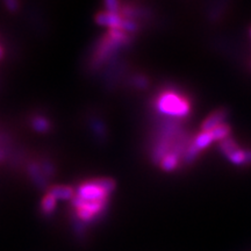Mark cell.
Instances as JSON below:
<instances>
[{
  "mask_svg": "<svg viewBox=\"0 0 251 251\" xmlns=\"http://www.w3.org/2000/svg\"><path fill=\"white\" fill-rule=\"evenodd\" d=\"M156 107L162 114L172 118H185L191 111V105L183 94L175 91H165L157 98Z\"/></svg>",
  "mask_w": 251,
  "mask_h": 251,
  "instance_id": "cell-1",
  "label": "cell"
},
{
  "mask_svg": "<svg viewBox=\"0 0 251 251\" xmlns=\"http://www.w3.org/2000/svg\"><path fill=\"white\" fill-rule=\"evenodd\" d=\"M109 194L100 186L98 179L85 181L77 188L76 198L77 200L84 202H98L108 200Z\"/></svg>",
  "mask_w": 251,
  "mask_h": 251,
  "instance_id": "cell-2",
  "label": "cell"
},
{
  "mask_svg": "<svg viewBox=\"0 0 251 251\" xmlns=\"http://www.w3.org/2000/svg\"><path fill=\"white\" fill-rule=\"evenodd\" d=\"M220 148L224 155L234 165L251 164V150H243L231 139H227L220 143Z\"/></svg>",
  "mask_w": 251,
  "mask_h": 251,
  "instance_id": "cell-3",
  "label": "cell"
},
{
  "mask_svg": "<svg viewBox=\"0 0 251 251\" xmlns=\"http://www.w3.org/2000/svg\"><path fill=\"white\" fill-rule=\"evenodd\" d=\"M125 19L119 13H111V12H101L96 17L97 24L100 26H105L111 29H120Z\"/></svg>",
  "mask_w": 251,
  "mask_h": 251,
  "instance_id": "cell-4",
  "label": "cell"
},
{
  "mask_svg": "<svg viewBox=\"0 0 251 251\" xmlns=\"http://www.w3.org/2000/svg\"><path fill=\"white\" fill-rule=\"evenodd\" d=\"M214 141V136H213L211 131H200V133L194 137V140L192 141V143L188 146V148L199 155L200 151L208 148Z\"/></svg>",
  "mask_w": 251,
  "mask_h": 251,
  "instance_id": "cell-5",
  "label": "cell"
},
{
  "mask_svg": "<svg viewBox=\"0 0 251 251\" xmlns=\"http://www.w3.org/2000/svg\"><path fill=\"white\" fill-rule=\"evenodd\" d=\"M227 117V112L225 109H220V111H216L212 113L209 117H207L205 121L202 122L201 125V131H212L215 129L216 127H219L220 125L224 124L225 119Z\"/></svg>",
  "mask_w": 251,
  "mask_h": 251,
  "instance_id": "cell-6",
  "label": "cell"
},
{
  "mask_svg": "<svg viewBox=\"0 0 251 251\" xmlns=\"http://www.w3.org/2000/svg\"><path fill=\"white\" fill-rule=\"evenodd\" d=\"M49 194H51L56 200H72L76 196V191L70 186H54L49 190Z\"/></svg>",
  "mask_w": 251,
  "mask_h": 251,
  "instance_id": "cell-7",
  "label": "cell"
},
{
  "mask_svg": "<svg viewBox=\"0 0 251 251\" xmlns=\"http://www.w3.org/2000/svg\"><path fill=\"white\" fill-rule=\"evenodd\" d=\"M179 153L170 151L161 161V166L164 171H174L179 163Z\"/></svg>",
  "mask_w": 251,
  "mask_h": 251,
  "instance_id": "cell-8",
  "label": "cell"
},
{
  "mask_svg": "<svg viewBox=\"0 0 251 251\" xmlns=\"http://www.w3.org/2000/svg\"><path fill=\"white\" fill-rule=\"evenodd\" d=\"M56 203H57V200L55 199L51 194H47V196L42 199V202H41V209L45 214H51L52 212L55 211Z\"/></svg>",
  "mask_w": 251,
  "mask_h": 251,
  "instance_id": "cell-9",
  "label": "cell"
},
{
  "mask_svg": "<svg viewBox=\"0 0 251 251\" xmlns=\"http://www.w3.org/2000/svg\"><path fill=\"white\" fill-rule=\"evenodd\" d=\"M211 133L214 136L215 141H225L228 139L229 134H230V127L227 124H222L220 125L219 127H216L215 129H213Z\"/></svg>",
  "mask_w": 251,
  "mask_h": 251,
  "instance_id": "cell-10",
  "label": "cell"
},
{
  "mask_svg": "<svg viewBox=\"0 0 251 251\" xmlns=\"http://www.w3.org/2000/svg\"><path fill=\"white\" fill-rule=\"evenodd\" d=\"M29 174L31 176V179L35 181V184L37 186L40 187H45L47 181H46V178L42 177V172H41L40 168L35 164H31L29 166Z\"/></svg>",
  "mask_w": 251,
  "mask_h": 251,
  "instance_id": "cell-11",
  "label": "cell"
},
{
  "mask_svg": "<svg viewBox=\"0 0 251 251\" xmlns=\"http://www.w3.org/2000/svg\"><path fill=\"white\" fill-rule=\"evenodd\" d=\"M31 125H33L34 129L36 131H40V133H46V131H48L50 128L49 121L42 117H37L34 119Z\"/></svg>",
  "mask_w": 251,
  "mask_h": 251,
  "instance_id": "cell-12",
  "label": "cell"
},
{
  "mask_svg": "<svg viewBox=\"0 0 251 251\" xmlns=\"http://www.w3.org/2000/svg\"><path fill=\"white\" fill-rule=\"evenodd\" d=\"M122 31H129V33H134L137 30V25L135 21L130 20V19H125L124 23H122L121 27Z\"/></svg>",
  "mask_w": 251,
  "mask_h": 251,
  "instance_id": "cell-13",
  "label": "cell"
},
{
  "mask_svg": "<svg viewBox=\"0 0 251 251\" xmlns=\"http://www.w3.org/2000/svg\"><path fill=\"white\" fill-rule=\"evenodd\" d=\"M105 6L107 12H111V13H119L121 7L120 2L117 1V0H109V1H106Z\"/></svg>",
  "mask_w": 251,
  "mask_h": 251,
  "instance_id": "cell-14",
  "label": "cell"
},
{
  "mask_svg": "<svg viewBox=\"0 0 251 251\" xmlns=\"http://www.w3.org/2000/svg\"><path fill=\"white\" fill-rule=\"evenodd\" d=\"M5 5H6V7L9 9V11H17V9L19 8V2L13 1V0H9V1H6Z\"/></svg>",
  "mask_w": 251,
  "mask_h": 251,
  "instance_id": "cell-15",
  "label": "cell"
},
{
  "mask_svg": "<svg viewBox=\"0 0 251 251\" xmlns=\"http://www.w3.org/2000/svg\"><path fill=\"white\" fill-rule=\"evenodd\" d=\"M1 57H2V49L0 48V58H1Z\"/></svg>",
  "mask_w": 251,
  "mask_h": 251,
  "instance_id": "cell-16",
  "label": "cell"
},
{
  "mask_svg": "<svg viewBox=\"0 0 251 251\" xmlns=\"http://www.w3.org/2000/svg\"><path fill=\"white\" fill-rule=\"evenodd\" d=\"M250 36H251V29H250Z\"/></svg>",
  "mask_w": 251,
  "mask_h": 251,
  "instance_id": "cell-17",
  "label": "cell"
}]
</instances>
